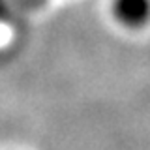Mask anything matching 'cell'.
Instances as JSON below:
<instances>
[{
  "label": "cell",
  "instance_id": "6da1fadb",
  "mask_svg": "<svg viewBox=\"0 0 150 150\" xmlns=\"http://www.w3.org/2000/svg\"><path fill=\"white\" fill-rule=\"evenodd\" d=\"M115 17L126 26H141L148 17V0H115Z\"/></svg>",
  "mask_w": 150,
  "mask_h": 150
}]
</instances>
